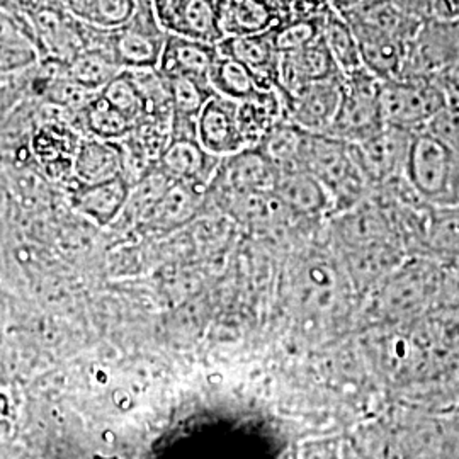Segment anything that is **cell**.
Instances as JSON below:
<instances>
[{
    "label": "cell",
    "mask_w": 459,
    "mask_h": 459,
    "mask_svg": "<svg viewBox=\"0 0 459 459\" xmlns=\"http://www.w3.org/2000/svg\"><path fill=\"white\" fill-rule=\"evenodd\" d=\"M301 164L325 189L335 210L345 212L368 197L371 186L349 143L328 134H308Z\"/></svg>",
    "instance_id": "6da1fadb"
},
{
    "label": "cell",
    "mask_w": 459,
    "mask_h": 459,
    "mask_svg": "<svg viewBox=\"0 0 459 459\" xmlns=\"http://www.w3.org/2000/svg\"><path fill=\"white\" fill-rule=\"evenodd\" d=\"M430 259L402 263L375 288V313L385 322H403L419 315L439 286V271Z\"/></svg>",
    "instance_id": "7a4b0ae2"
},
{
    "label": "cell",
    "mask_w": 459,
    "mask_h": 459,
    "mask_svg": "<svg viewBox=\"0 0 459 459\" xmlns=\"http://www.w3.org/2000/svg\"><path fill=\"white\" fill-rule=\"evenodd\" d=\"M456 153L427 130L413 133L405 164V182L427 206L451 204Z\"/></svg>",
    "instance_id": "3957f363"
},
{
    "label": "cell",
    "mask_w": 459,
    "mask_h": 459,
    "mask_svg": "<svg viewBox=\"0 0 459 459\" xmlns=\"http://www.w3.org/2000/svg\"><path fill=\"white\" fill-rule=\"evenodd\" d=\"M379 102L385 126L417 133L427 130L446 108L447 98L439 82L398 77L381 82Z\"/></svg>",
    "instance_id": "277c9868"
},
{
    "label": "cell",
    "mask_w": 459,
    "mask_h": 459,
    "mask_svg": "<svg viewBox=\"0 0 459 459\" xmlns=\"http://www.w3.org/2000/svg\"><path fill=\"white\" fill-rule=\"evenodd\" d=\"M381 81L366 68L344 77V94L328 136L349 145H358L377 134L383 126L381 116Z\"/></svg>",
    "instance_id": "5b68a950"
},
{
    "label": "cell",
    "mask_w": 459,
    "mask_h": 459,
    "mask_svg": "<svg viewBox=\"0 0 459 459\" xmlns=\"http://www.w3.org/2000/svg\"><path fill=\"white\" fill-rule=\"evenodd\" d=\"M165 36L152 2H140L136 14L126 26L106 31V43L123 70H143L159 66Z\"/></svg>",
    "instance_id": "8992f818"
},
{
    "label": "cell",
    "mask_w": 459,
    "mask_h": 459,
    "mask_svg": "<svg viewBox=\"0 0 459 459\" xmlns=\"http://www.w3.org/2000/svg\"><path fill=\"white\" fill-rule=\"evenodd\" d=\"M279 94L282 98L286 121L310 134H327L341 108L344 77L335 75L308 83L291 94Z\"/></svg>",
    "instance_id": "52a82bcc"
},
{
    "label": "cell",
    "mask_w": 459,
    "mask_h": 459,
    "mask_svg": "<svg viewBox=\"0 0 459 459\" xmlns=\"http://www.w3.org/2000/svg\"><path fill=\"white\" fill-rule=\"evenodd\" d=\"M413 133L383 126L366 142L351 145L356 162L371 187H385L405 179V164Z\"/></svg>",
    "instance_id": "ba28073f"
},
{
    "label": "cell",
    "mask_w": 459,
    "mask_h": 459,
    "mask_svg": "<svg viewBox=\"0 0 459 459\" xmlns=\"http://www.w3.org/2000/svg\"><path fill=\"white\" fill-rule=\"evenodd\" d=\"M197 142L216 157H230L246 150V140L237 123V102L213 96L196 119Z\"/></svg>",
    "instance_id": "9c48e42d"
},
{
    "label": "cell",
    "mask_w": 459,
    "mask_h": 459,
    "mask_svg": "<svg viewBox=\"0 0 459 459\" xmlns=\"http://www.w3.org/2000/svg\"><path fill=\"white\" fill-rule=\"evenodd\" d=\"M342 75L333 64L322 36L305 48L291 53H281L278 62V89L282 94H291L298 89Z\"/></svg>",
    "instance_id": "30bf717a"
},
{
    "label": "cell",
    "mask_w": 459,
    "mask_h": 459,
    "mask_svg": "<svg viewBox=\"0 0 459 459\" xmlns=\"http://www.w3.org/2000/svg\"><path fill=\"white\" fill-rule=\"evenodd\" d=\"M349 24L358 41L362 66L381 82L398 79L405 62L407 41L366 24Z\"/></svg>",
    "instance_id": "8fae6325"
},
{
    "label": "cell",
    "mask_w": 459,
    "mask_h": 459,
    "mask_svg": "<svg viewBox=\"0 0 459 459\" xmlns=\"http://www.w3.org/2000/svg\"><path fill=\"white\" fill-rule=\"evenodd\" d=\"M216 49L220 55L233 58L252 70L264 89L278 87L279 53L274 48L271 31L223 38Z\"/></svg>",
    "instance_id": "7c38bea8"
},
{
    "label": "cell",
    "mask_w": 459,
    "mask_h": 459,
    "mask_svg": "<svg viewBox=\"0 0 459 459\" xmlns=\"http://www.w3.org/2000/svg\"><path fill=\"white\" fill-rule=\"evenodd\" d=\"M160 162L167 178L197 187L212 178L220 157L201 147L196 136H172Z\"/></svg>",
    "instance_id": "4fadbf2b"
},
{
    "label": "cell",
    "mask_w": 459,
    "mask_h": 459,
    "mask_svg": "<svg viewBox=\"0 0 459 459\" xmlns=\"http://www.w3.org/2000/svg\"><path fill=\"white\" fill-rule=\"evenodd\" d=\"M218 56L216 45L201 43L179 34L167 33L157 70L164 75H191L208 81V72Z\"/></svg>",
    "instance_id": "5bb4252c"
},
{
    "label": "cell",
    "mask_w": 459,
    "mask_h": 459,
    "mask_svg": "<svg viewBox=\"0 0 459 459\" xmlns=\"http://www.w3.org/2000/svg\"><path fill=\"white\" fill-rule=\"evenodd\" d=\"M284 119V106L278 89H259L237 102V123L248 148L257 147L264 136Z\"/></svg>",
    "instance_id": "9a60e30c"
},
{
    "label": "cell",
    "mask_w": 459,
    "mask_h": 459,
    "mask_svg": "<svg viewBox=\"0 0 459 459\" xmlns=\"http://www.w3.org/2000/svg\"><path fill=\"white\" fill-rule=\"evenodd\" d=\"M214 9L223 38L267 33L281 22L265 0H214Z\"/></svg>",
    "instance_id": "2e32d148"
},
{
    "label": "cell",
    "mask_w": 459,
    "mask_h": 459,
    "mask_svg": "<svg viewBox=\"0 0 459 459\" xmlns=\"http://www.w3.org/2000/svg\"><path fill=\"white\" fill-rule=\"evenodd\" d=\"M125 150L115 142L83 140L75 152L74 169L83 184H98L121 176Z\"/></svg>",
    "instance_id": "e0dca14e"
},
{
    "label": "cell",
    "mask_w": 459,
    "mask_h": 459,
    "mask_svg": "<svg viewBox=\"0 0 459 459\" xmlns=\"http://www.w3.org/2000/svg\"><path fill=\"white\" fill-rule=\"evenodd\" d=\"M420 240L432 257L455 263L459 257V204L429 206Z\"/></svg>",
    "instance_id": "ac0fdd59"
},
{
    "label": "cell",
    "mask_w": 459,
    "mask_h": 459,
    "mask_svg": "<svg viewBox=\"0 0 459 459\" xmlns=\"http://www.w3.org/2000/svg\"><path fill=\"white\" fill-rule=\"evenodd\" d=\"M320 36L327 47L333 64L342 74V77H351L364 68L359 48H358V41L352 33L351 24L332 5L322 19Z\"/></svg>",
    "instance_id": "d6986e66"
},
{
    "label": "cell",
    "mask_w": 459,
    "mask_h": 459,
    "mask_svg": "<svg viewBox=\"0 0 459 459\" xmlns=\"http://www.w3.org/2000/svg\"><path fill=\"white\" fill-rule=\"evenodd\" d=\"M167 33L218 45L223 39V33L218 26L214 0H181Z\"/></svg>",
    "instance_id": "ffe728a7"
},
{
    "label": "cell",
    "mask_w": 459,
    "mask_h": 459,
    "mask_svg": "<svg viewBox=\"0 0 459 459\" xmlns=\"http://www.w3.org/2000/svg\"><path fill=\"white\" fill-rule=\"evenodd\" d=\"M274 193L284 206L301 213H318L332 206L325 189L307 170L279 174Z\"/></svg>",
    "instance_id": "44dd1931"
},
{
    "label": "cell",
    "mask_w": 459,
    "mask_h": 459,
    "mask_svg": "<svg viewBox=\"0 0 459 459\" xmlns=\"http://www.w3.org/2000/svg\"><path fill=\"white\" fill-rule=\"evenodd\" d=\"M123 72L115 56L100 48H85L77 53L65 68V77L83 87L100 92L108 83Z\"/></svg>",
    "instance_id": "7402d4cb"
},
{
    "label": "cell",
    "mask_w": 459,
    "mask_h": 459,
    "mask_svg": "<svg viewBox=\"0 0 459 459\" xmlns=\"http://www.w3.org/2000/svg\"><path fill=\"white\" fill-rule=\"evenodd\" d=\"M208 83L216 96L235 100V102L248 98L259 89H264L257 75L252 70H248L240 62L223 56L220 53L208 72Z\"/></svg>",
    "instance_id": "603a6c76"
},
{
    "label": "cell",
    "mask_w": 459,
    "mask_h": 459,
    "mask_svg": "<svg viewBox=\"0 0 459 459\" xmlns=\"http://www.w3.org/2000/svg\"><path fill=\"white\" fill-rule=\"evenodd\" d=\"M128 196L130 186L123 176H119L98 184H83L75 197V204L83 213L98 218L99 221H108L119 213Z\"/></svg>",
    "instance_id": "cb8c5ba5"
},
{
    "label": "cell",
    "mask_w": 459,
    "mask_h": 459,
    "mask_svg": "<svg viewBox=\"0 0 459 459\" xmlns=\"http://www.w3.org/2000/svg\"><path fill=\"white\" fill-rule=\"evenodd\" d=\"M136 9V0H74L72 14L85 26L115 31L132 21Z\"/></svg>",
    "instance_id": "d4e9b609"
},
{
    "label": "cell",
    "mask_w": 459,
    "mask_h": 459,
    "mask_svg": "<svg viewBox=\"0 0 459 459\" xmlns=\"http://www.w3.org/2000/svg\"><path fill=\"white\" fill-rule=\"evenodd\" d=\"M165 79L172 98V119L196 123L201 109L210 99L216 96L208 81L191 75H170Z\"/></svg>",
    "instance_id": "484cf974"
},
{
    "label": "cell",
    "mask_w": 459,
    "mask_h": 459,
    "mask_svg": "<svg viewBox=\"0 0 459 459\" xmlns=\"http://www.w3.org/2000/svg\"><path fill=\"white\" fill-rule=\"evenodd\" d=\"M143 104V119H172V98L164 75L157 68L126 70Z\"/></svg>",
    "instance_id": "4316f807"
},
{
    "label": "cell",
    "mask_w": 459,
    "mask_h": 459,
    "mask_svg": "<svg viewBox=\"0 0 459 459\" xmlns=\"http://www.w3.org/2000/svg\"><path fill=\"white\" fill-rule=\"evenodd\" d=\"M81 115L89 133H92L94 138L104 142L128 138L136 126L134 121L119 113L100 96L94 99Z\"/></svg>",
    "instance_id": "83f0119b"
},
{
    "label": "cell",
    "mask_w": 459,
    "mask_h": 459,
    "mask_svg": "<svg viewBox=\"0 0 459 459\" xmlns=\"http://www.w3.org/2000/svg\"><path fill=\"white\" fill-rule=\"evenodd\" d=\"M322 19H303V21H288L281 22L271 30L274 48L281 53H291L296 49L305 48L316 41L322 33Z\"/></svg>",
    "instance_id": "f1b7e54d"
},
{
    "label": "cell",
    "mask_w": 459,
    "mask_h": 459,
    "mask_svg": "<svg viewBox=\"0 0 459 459\" xmlns=\"http://www.w3.org/2000/svg\"><path fill=\"white\" fill-rule=\"evenodd\" d=\"M99 96L109 102L119 113L130 117L134 123L143 119V104L138 96L136 87L133 85L132 79L126 70H123L117 77L108 83Z\"/></svg>",
    "instance_id": "f546056e"
},
{
    "label": "cell",
    "mask_w": 459,
    "mask_h": 459,
    "mask_svg": "<svg viewBox=\"0 0 459 459\" xmlns=\"http://www.w3.org/2000/svg\"><path fill=\"white\" fill-rule=\"evenodd\" d=\"M98 96L99 92H96V91H91L81 83L68 79L65 75L55 83L53 89H51V98L56 104H60L64 108L75 109L79 113H82L83 109Z\"/></svg>",
    "instance_id": "4dcf8cb0"
},
{
    "label": "cell",
    "mask_w": 459,
    "mask_h": 459,
    "mask_svg": "<svg viewBox=\"0 0 459 459\" xmlns=\"http://www.w3.org/2000/svg\"><path fill=\"white\" fill-rule=\"evenodd\" d=\"M394 5L413 21L427 24L436 21H451L444 0H392Z\"/></svg>",
    "instance_id": "1f68e13d"
},
{
    "label": "cell",
    "mask_w": 459,
    "mask_h": 459,
    "mask_svg": "<svg viewBox=\"0 0 459 459\" xmlns=\"http://www.w3.org/2000/svg\"><path fill=\"white\" fill-rule=\"evenodd\" d=\"M150 2H152V7H153V13L157 16L159 24L167 33L172 24V19L181 5V0H150Z\"/></svg>",
    "instance_id": "d6a6232c"
},
{
    "label": "cell",
    "mask_w": 459,
    "mask_h": 459,
    "mask_svg": "<svg viewBox=\"0 0 459 459\" xmlns=\"http://www.w3.org/2000/svg\"><path fill=\"white\" fill-rule=\"evenodd\" d=\"M265 2L274 9V13L279 16V21L282 22L284 14H286V7H288L290 0H265ZM281 22H279V24H281Z\"/></svg>",
    "instance_id": "836d02e7"
},
{
    "label": "cell",
    "mask_w": 459,
    "mask_h": 459,
    "mask_svg": "<svg viewBox=\"0 0 459 459\" xmlns=\"http://www.w3.org/2000/svg\"><path fill=\"white\" fill-rule=\"evenodd\" d=\"M455 265H456V269L459 271V257L456 259V261H455Z\"/></svg>",
    "instance_id": "e575fe53"
},
{
    "label": "cell",
    "mask_w": 459,
    "mask_h": 459,
    "mask_svg": "<svg viewBox=\"0 0 459 459\" xmlns=\"http://www.w3.org/2000/svg\"><path fill=\"white\" fill-rule=\"evenodd\" d=\"M136 2H138V4H140V2H150V0H136Z\"/></svg>",
    "instance_id": "d590c367"
}]
</instances>
